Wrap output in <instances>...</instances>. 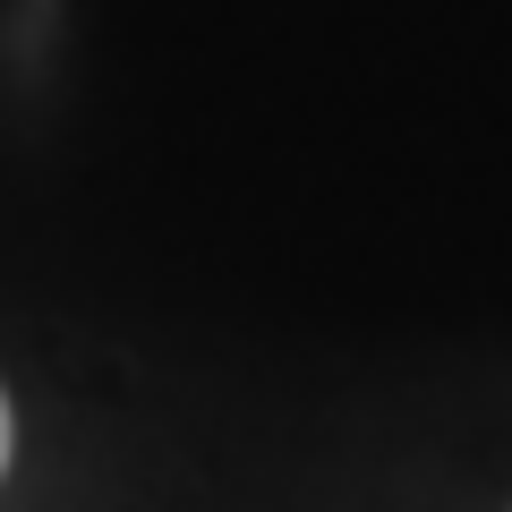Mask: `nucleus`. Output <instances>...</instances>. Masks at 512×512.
I'll return each mask as SVG.
<instances>
[{
  "label": "nucleus",
  "instance_id": "nucleus-1",
  "mask_svg": "<svg viewBox=\"0 0 512 512\" xmlns=\"http://www.w3.org/2000/svg\"><path fill=\"white\" fill-rule=\"evenodd\" d=\"M0 461H9V402H0Z\"/></svg>",
  "mask_w": 512,
  "mask_h": 512
}]
</instances>
